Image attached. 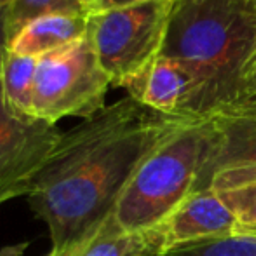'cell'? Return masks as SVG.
<instances>
[{"label": "cell", "instance_id": "24", "mask_svg": "<svg viewBox=\"0 0 256 256\" xmlns=\"http://www.w3.org/2000/svg\"><path fill=\"white\" fill-rule=\"evenodd\" d=\"M250 4H251V7L256 10V0H250Z\"/></svg>", "mask_w": 256, "mask_h": 256}, {"label": "cell", "instance_id": "8", "mask_svg": "<svg viewBox=\"0 0 256 256\" xmlns=\"http://www.w3.org/2000/svg\"><path fill=\"white\" fill-rule=\"evenodd\" d=\"M239 230L237 218L212 188L188 196L164 222L143 234L148 248L164 253L176 246L199 242Z\"/></svg>", "mask_w": 256, "mask_h": 256}, {"label": "cell", "instance_id": "5", "mask_svg": "<svg viewBox=\"0 0 256 256\" xmlns=\"http://www.w3.org/2000/svg\"><path fill=\"white\" fill-rule=\"evenodd\" d=\"M110 88V77L86 35L75 44L38 58L34 115L54 126L66 117L86 120L106 108Z\"/></svg>", "mask_w": 256, "mask_h": 256}, {"label": "cell", "instance_id": "7", "mask_svg": "<svg viewBox=\"0 0 256 256\" xmlns=\"http://www.w3.org/2000/svg\"><path fill=\"white\" fill-rule=\"evenodd\" d=\"M211 148L196 192L239 188L256 182V117L216 115Z\"/></svg>", "mask_w": 256, "mask_h": 256}, {"label": "cell", "instance_id": "11", "mask_svg": "<svg viewBox=\"0 0 256 256\" xmlns=\"http://www.w3.org/2000/svg\"><path fill=\"white\" fill-rule=\"evenodd\" d=\"M37 64V58L20 56L7 49L4 56L2 72H0L4 102H6L7 110L24 120H38L34 115Z\"/></svg>", "mask_w": 256, "mask_h": 256}, {"label": "cell", "instance_id": "18", "mask_svg": "<svg viewBox=\"0 0 256 256\" xmlns=\"http://www.w3.org/2000/svg\"><path fill=\"white\" fill-rule=\"evenodd\" d=\"M9 48V35H7V7L0 9V72H2L4 56Z\"/></svg>", "mask_w": 256, "mask_h": 256}, {"label": "cell", "instance_id": "23", "mask_svg": "<svg viewBox=\"0 0 256 256\" xmlns=\"http://www.w3.org/2000/svg\"><path fill=\"white\" fill-rule=\"evenodd\" d=\"M10 2H12V0H0V9H4V7H9Z\"/></svg>", "mask_w": 256, "mask_h": 256}, {"label": "cell", "instance_id": "15", "mask_svg": "<svg viewBox=\"0 0 256 256\" xmlns=\"http://www.w3.org/2000/svg\"><path fill=\"white\" fill-rule=\"evenodd\" d=\"M218 194L223 202L230 208V211L236 214L239 230L256 232V182Z\"/></svg>", "mask_w": 256, "mask_h": 256}, {"label": "cell", "instance_id": "6", "mask_svg": "<svg viewBox=\"0 0 256 256\" xmlns=\"http://www.w3.org/2000/svg\"><path fill=\"white\" fill-rule=\"evenodd\" d=\"M60 138L54 124L24 120L10 114L0 82V206L30 196Z\"/></svg>", "mask_w": 256, "mask_h": 256}, {"label": "cell", "instance_id": "21", "mask_svg": "<svg viewBox=\"0 0 256 256\" xmlns=\"http://www.w3.org/2000/svg\"><path fill=\"white\" fill-rule=\"evenodd\" d=\"M138 256H164L162 253H158V251H155V250H152V248H146L143 253H140Z\"/></svg>", "mask_w": 256, "mask_h": 256}, {"label": "cell", "instance_id": "3", "mask_svg": "<svg viewBox=\"0 0 256 256\" xmlns=\"http://www.w3.org/2000/svg\"><path fill=\"white\" fill-rule=\"evenodd\" d=\"M212 136V118H188L146 155L114 211L124 232L148 234L196 192Z\"/></svg>", "mask_w": 256, "mask_h": 256}, {"label": "cell", "instance_id": "1", "mask_svg": "<svg viewBox=\"0 0 256 256\" xmlns=\"http://www.w3.org/2000/svg\"><path fill=\"white\" fill-rule=\"evenodd\" d=\"M185 120L128 96L61 132L28 196L48 225L52 251H77L88 242L114 214L146 155Z\"/></svg>", "mask_w": 256, "mask_h": 256}, {"label": "cell", "instance_id": "25", "mask_svg": "<svg viewBox=\"0 0 256 256\" xmlns=\"http://www.w3.org/2000/svg\"><path fill=\"white\" fill-rule=\"evenodd\" d=\"M142 253H143V251H142ZM136 256H138V254H136Z\"/></svg>", "mask_w": 256, "mask_h": 256}, {"label": "cell", "instance_id": "16", "mask_svg": "<svg viewBox=\"0 0 256 256\" xmlns=\"http://www.w3.org/2000/svg\"><path fill=\"white\" fill-rule=\"evenodd\" d=\"M220 115H230V117H256V94L237 100L236 103L230 104V106L226 108V110H223Z\"/></svg>", "mask_w": 256, "mask_h": 256}, {"label": "cell", "instance_id": "22", "mask_svg": "<svg viewBox=\"0 0 256 256\" xmlns=\"http://www.w3.org/2000/svg\"><path fill=\"white\" fill-rule=\"evenodd\" d=\"M82 2H84V6H86V7H88V9H89V10H91V9H92V7H94V4H96V2H98V0H82Z\"/></svg>", "mask_w": 256, "mask_h": 256}, {"label": "cell", "instance_id": "9", "mask_svg": "<svg viewBox=\"0 0 256 256\" xmlns=\"http://www.w3.org/2000/svg\"><path fill=\"white\" fill-rule=\"evenodd\" d=\"M129 98L168 117L196 118L197 82L180 61L160 56L128 86Z\"/></svg>", "mask_w": 256, "mask_h": 256}, {"label": "cell", "instance_id": "20", "mask_svg": "<svg viewBox=\"0 0 256 256\" xmlns=\"http://www.w3.org/2000/svg\"><path fill=\"white\" fill-rule=\"evenodd\" d=\"M75 253H77V251H52L51 250V253L46 256H75Z\"/></svg>", "mask_w": 256, "mask_h": 256}, {"label": "cell", "instance_id": "2", "mask_svg": "<svg viewBox=\"0 0 256 256\" xmlns=\"http://www.w3.org/2000/svg\"><path fill=\"white\" fill-rule=\"evenodd\" d=\"M256 51V10L250 0H176L162 54L197 82L196 118H212L240 98Z\"/></svg>", "mask_w": 256, "mask_h": 256}, {"label": "cell", "instance_id": "12", "mask_svg": "<svg viewBox=\"0 0 256 256\" xmlns=\"http://www.w3.org/2000/svg\"><path fill=\"white\" fill-rule=\"evenodd\" d=\"M146 248L145 236L124 232L112 214L102 228L78 248L75 256H136Z\"/></svg>", "mask_w": 256, "mask_h": 256}, {"label": "cell", "instance_id": "13", "mask_svg": "<svg viewBox=\"0 0 256 256\" xmlns=\"http://www.w3.org/2000/svg\"><path fill=\"white\" fill-rule=\"evenodd\" d=\"M54 14H91L82 0H12L7 7L9 42L32 21Z\"/></svg>", "mask_w": 256, "mask_h": 256}, {"label": "cell", "instance_id": "14", "mask_svg": "<svg viewBox=\"0 0 256 256\" xmlns=\"http://www.w3.org/2000/svg\"><path fill=\"white\" fill-rule=\"evenodd\" d=\"M164 256H256V232L237 230L226 236L183 244L164 251Z\"/></svg>", "mask_w": 256, "mask_h": 256}, {"label": "cell", "instance_id": "17", "mask_svg": "<svg viewBox=\"0 0 256 256\" xmlns=\"http://www.w3.org/2000/svg\"><path fill=\"white\" fill-rule=\"evenodd\" d=\"M251 94H256V51L251 56L250 63L244 70L242 82H240V98H246Z\"/></svg>", "mask_w": 256, "mask_h": 256}, {"label": "cell", "instance_id": "4", "mask_svg": "<svg viewBox=\"0 0 256 256\" xmlns=\"http://www.w3.org/2000/svg\"><path fill=\"white\" fill-rule=\"evenodd\" d=\"M176 0H146L89 14L91 38L112 88H128L164 51Z\"/></svg>", "mask_w": 256, "mask_h": 256}, {"label": "cell", "instance_id": "19", "mask_svg": "<svg viewBox=\"0 0 256 256\" xmlns=\"http://www.w3.org/2000/svg\"><path fill=\"white\" fill-rule=\"evenodd\" d=\"M140 2H146V0H98V2L94 4V7L91 9V12H100V10L117 9V7L132 6V4H140Z\"/></svg>", "mask_w": 256, "mask_h": 256}, {"label": "cell", "instance_id": "10", "mask_svg": "<svg viewBox=\"0 0 256 256\" xmlns=\"http://www.w3.org/2000/svg\"><path fill=\"white\" fill-rule=\"evenodd\" d=\"M89 14H54L32 21L9 42V51L20 56L42 58L84 38Z\"/></svg>", "mask_w": 256, "mask_h": 256}]
</instances>
